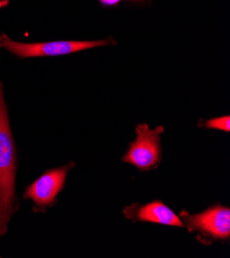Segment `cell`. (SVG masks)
I'll list each match as a JSON object with an SVG mask.
<instances>
[{
  "instance_id": "cell-5",
  "label": "cell",
  "mask_w": 230,
  "mask_h": 258,
  "mask_svg": "<svg viewBox=\"0 0 230 258\" xmlns=\"http://www.w3.org/2000/svg\"><path fill=\"white\" fill-rule=\"evenodd\" d=\"M73 167V163H68L60 168L44 172L25 188L24 199L33 202L35 211L44 212L56 203L57 197L65 184L67 174Z\"/></svg>"
},
{
  "instance_id": "cell-9",
  "label": "cell",
  "mask_w": 230,
  "mask_h": 258,
  "mask_svg": "<svg viewBox=\"0 0 230 258\" xmlns=\"http://www.w3.org/2000/svg\"><path fill=\"white\" fill-rule=\"evenodd\" d=\"M10 4V0H0V10L7 7Z\"/></svg>"
},
{
  "instance_id": "cell-2",
  "label": "cell",
  "mask_w": 230,
  "mask_h": 258,
  "mask_svg": "<svg viewBox=\"0 0 230 258\" xmlns=\"http://www.w3.org/2000/svg\"><path fill=\"white\" fill-rule=\"evenodd\" d=\"M111 38L104 40H87V41H73V40H60L49 42H34L24 43L15 41L5 33L0 34V48H5L11 54L19 57L20 59L34 58V57H54L68 55L78 51L112 44Z\"/></svg>"
},
{
  "instance_id": "cell-6",
  "label": "cell",
  "mask_w": 230,
  "mask_h": 258,
  "mask_svg": "<svg viewBox=\"0 0 230 258\" xmlns=\"http://www.w3.org/2000/svg\"><path fill=\"white\" fill-rule=\"evenodd\" d=\"M124 215L134 222H150L162 225L184 227V222L169 207L159 201L151 202L146 205L133 204L126 207Z\"/></svg>"
},
{
  "instance_id": "cell-1",
  "label": "cell",
  "mask_w": 230,
  "mask_h": 258,
  "mask_svg": "<svg viewBox=\"0 0 230 258\" xmlns=\"http://www.w3.org/2000/svg\"><path fill=\"white\" fill-rule=\"evenodd\" d=\"M17 169V147L5 100L4 85L0 82V236L6 235L12 217L19 210L20 203L16 194Z\"/></svg>"
},
{
  "instance_id": "cell-4",
  "label": "cell",
  "mask_w": 230,
  "mask_h": 258,
  "mask_svg": "<svg viewBox=\"0 0 230 258\" xmlns=\"http://www.w3.org/2000/svg\"><path fill=\"white\" fill-rule=\"evenodd\" d=\"M136 138L129 145L122 161L130 164L141 171L155 169L161 162V138L164 132L163 126H157L154 130L147 123H140L136 128Z\"/></svg>"
},
{
  "instance_id": "cell-3",
  "label": "cell",
  "mask_w": 230,
  "mask_h": 258,
  "mask_svg": "<svg viewBox=\"0 0 230 258\" xmlns=\"http://www.w3.org/2000/svg\"><path fill=\"white\" fill-rule=\"evenodd\" d=\"M184 225L190 233L198 234V241H228L230 238V209L226 206L215 205L198 214L181 213Z\"/></svg>"
},
{
  "instance_id": "cell-8",
  "label": "cell",
  "mask_w": 230,
  "mask_h": 258,
  "mask_svg": "<svg viewBox=\"0 0 230 258\" xmlns=\"http://www.w3.org/2000/svg\"><path fill=\"white\" fill-rule=\"evenodd\" d=\"M100 2L104 5H107V6H113V5L118 4L120 0H100Z\"/></svg>"
},
{
  "instance_id": "cell-7",
  "label": "cell",
  "mask_w": 230,
  "mask_h": 258,
  "mask_svg": "<svg viewBox=\"0 0 230 258\" xmlns=\"http://www.w3.org/2000/svg\"><path fill=\"white\" fill-rule=\"evenodd\" d=\"M202 125H204L206 127H209V128H217V130L229 133L230 132V117H229V115H225V116L211 118L204 122V124H202Z\"/></svg>"
}]
</instances>
